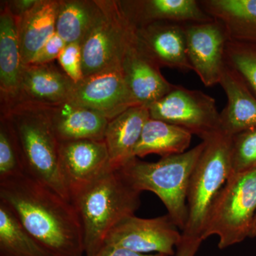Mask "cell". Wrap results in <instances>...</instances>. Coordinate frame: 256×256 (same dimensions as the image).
Listing matches in <instances>:
<instances>
[{
  "mask_svg": "<svg viewBox=\"0 0 256 256\" xmlns=\"http://www.w3.org/2000/svg\"><path fill=\"white\" fill-rule=\"evenodd\" d=\"M0 202L54 256L85 254L80 218L72 202L28 175L0 181Z\"/></svg>",
  "mask_w": 256,
  "mask_h": 256,
  "instance_id": "obj_1",
  "label": "cell"
},
{
  "mask_svg": "<svg viewBox=\"0 0 256 256\" xmlns=\"http://www.w3.org/2000/svg\"><path fill=\"white\" fill-rule=\"evenodd\" d=\"M1 118L8 121L18 140L24 174L70 202L60 170V142L46 106L28 104L2 106Z\"/></svg>",
  "mask_w": 256,
  "mask_h": 256,
  "instance_id": "obj_2",
  "label": "cell"
},
{
  "mask_svg": "<svg viewBox=\"0 0 256 256\" xmlns=\"http://www.w3.org/2000/svg\"><path fill=\"white\" fill-rule=\"evenodd\" d=\"M140 194L120 170L109 168L70 196L82 223L86 256H94L104 245L120 222L134 215L140 206Z\"/></svg>",
  "mask_w": 256,
  "mask_h": 256,
  "instance_id": "obj_3",
  "label": "cell"
},
{
  "mask_svg": "<svg viewBox=\"0 0 256 256\" xmlns=\"http://www.w3.org/2000/svg\"><path fill=\"white\" fill-rule=\"evenodd\" d=\"M203 141L182 154L161 158L156 162L133 159L120 169L126 181L137 191L156 194L168 215L183 232L188 220V193L192 172L203 151Z\"/></svg>",
  "mask_w": 256,
  "mask_h": 256,
  "instance_id": "obj_4",
  "label": "cell"
},
{
  "mask_svg": "<svg viewBox=\"0 0 256 256\" xmlns=\"http://www.w3.org/2000/svg\"><path fill=\"white\" fill-rule=\"evenodd\" d=\"M202 141L204 146L188 184V220L182 234L203 240L210 208L232 174V137L220 131Z\"/></svg>",
  "mask_w": 256,
  "mask_h": 256,
  "instance_id": "obj_5",
  "label": "cell"
},
{
  "mask_svg": "<svg viewBox=\"0 0 256 256\" xmlns=\"http://www.w3.org/2000/svg\"><path fill=\"white\" fill-rule=\"evenodd\" d=\"M256 210V170L232 175L210 208L202 238L217 236L220 249L244 242L250 236Z\"/></svg>",
  "mask_w": 256,
  "mask_h": 256,
  "instance_id": "obj_6",
  "label": "cell"
},
{
  "mask_svg": "<svg viewBox=\"0 0 256 256\" xmlns=\"http://www.w3.org/2000/svg\"><path fill=\"white\" fill-rule=\"evenodd\" d=\"M104 14L82 44L84 78L122 65L134 36V28L126 18L118 1L101 0Z\"/></svg>",
  "mask_w": 256,
  "mask_h": 256,
  "instance_id": "obj_7",
  "label": "cell"
},
{
  "mask_svg": "<svg viewBox=\"0 0 256 256\" xmlns=\"http://www.w3.org/2000/svg\"><path fill=\"white\" fill-rule=\"evenodd\" d=\"M150 118L174 124L202 140L220 132V112L214 98L180 85L149 107Z\"/></svg>",
  "mask_w": 256,
  "mask_h": 256,
  "instance_id": "obj_8",
  "label": "cell"
},
{
  "mask_svg": "<svg viewBox=\"0 0 256 256\" xmlns=\"http://www.w3.org/2000/svg\"><path fill=\"white\" fill-rule=\"evenodd\" d=\"M182 238L178 227L168 214L156 218L132 215L120 222L106 237L104 244L124 248L140 254L156 252L174 255V248Z\"/></svg>",
  "mask_w": 256,
  "mask_h": 256,
  "instance_id": "obj_9",
  "label": "cell"
},
{
  "mask_svg": "<svg viewBox=\"0 0 256 256\" xmlns=\"http://www.w3.org/2000/svg\"><path fill=\"white\" fill-rule=\"evenodd\" d=\"M68 101L95 111L109 120L130 108L139 106L128 89L122 66L82 78L75 84Z\"/></svg>",
  "mask_w": 256,
  "mask_h": 256,
  "instance_id": "obj_10",
  "label": "cell"
},
{
  "mask_svg": "<svg viewBox=\"0 0 256 256\" xmlns=\"http://www.w3.org/2000/svg\"><path fill=\"white\" fill-rule=\"evenodd\" d=\"M186 52L192 70L206 86L220 84L228 41L218 22L184 24Z\"/></svg>",
  "mask_w": 256,
  "mask_h": 256,
  "instance_id": "obj_11",
  "label": "cell"
},
{
  "mask_svg": "<svg viewBox=\"0 0 256 256\" xmlns=\"http://www.w3.org/2000/svg\"><path fill=\"white\" fill-rule=\"evenodd\" d=\"M60 160L70 198L73 194L110 168L104 140H79L60 142Z\"/></svg>",
  "mask_w": 256,
  "mask_h": 256,
  "instance_id": "obj_12",
  "label": "cell"
},
{
  "mask_svg": "<svg viewBox=\"0 0 256 256\" xmlns=\"http://www.w3.org/2000/svg\"><path fill=\"white\" fill-rule=\"evenodd\" d=\"M134 30L138 47L160 68L192 70L186 52L184 24L159 22Z\"/></svg>",
  "mask_w": 256,
  "mask_h": 256,
  "instance_id": "obj_13",
  "label": "cell"
},
{
  "mask_svg": "<svg viewBox=\"0 0 256 256\" xmlns=\"http://www.w3.org/2000/svg\"><path fill=\"white\" fill-rule=\"evenodd\" d=\"M75 84L53 62L24 65L18 96L12 104L58 105L69 100Z\"/></svg>",
  "mask_w": 256,
  "mask_h": 256,
  "instance_id": "obj_14",
  "label": "cell"
},
{
  "mask_svg": "<svg viewBox=\"0 0 256 256\" xmlns=\"http://www.w3.org/2000/svg\"><path fill=\"white\" fill-rule=\"evenodd\" d=\"M121 66L128 89L138 106L149 108L174 87L163 76L160 67L138 47L136 30Z\"/></svg>",
  "mask_w": 256,
  "mask_h": 256,
  "instance_id": "obj_15",
  "label": "cell"
},
{
  "mask_svg": "<svg viewBox=\"0 0 256 256\" xmlns=\"http://www.w3.org/2000/svg\"><path fill=\"white\" fill-rule=\"evenodd\" d=\"M118 3L134 28L159 22L184 24L214 20L196 0H126Z\"/></svg>",
  "mask_w": 256,
  "mask_h": 256,
  "instance_id": "obj_16",
  "label": "cell"
},
{
  "mask_svg": "<svg viewBox=\"0 0 256 256\" xmlns=\"http://www.w3.org/2000/svg\"><path fill=\"white\" fill-rule=\"evenodd\" d=\"M220 84L227 96L226 106L220 112V129L232 137L256 128V96L236 72L226 64Z\"/></svg>",
  "mask_w": 256,
  "mask_h": 256,
  "instance_id": "obj_17",
  "label": "cell"
},
{
  "mask_svg": "<svg viewBox=\"0 0 256 256\" xmlns=\"http://www.w3.org/2000/svg\"><path fill=\"white\" fill-rule=\"evenodd\" d=\"M150 118L148 108L134 106L109 121L104 142L108 152L110 169H122L136 158L134 150Z\"/></svg>",
  "mask_w": 256,
  "mask_h": 256,
  "instance_id": "obj_18",
  "label": "cell"
},
{
  "mask_svg": "<svg viewBox=\"0 0 256 256\" xmlns=\"http://www.w3.org/2000/svg\"><path fill=\"white\" fill-rule=\"evenodd\" d=\"M52 128L60 142L79 140H104L109 120L86 108L66 101L46 106Z\"/></svg>",
  "mask_w": 256,
  "mask_h": 256,
  "instance_id": "obj_19",
  "label": "cell"
},
{
  "mask_svg": "<svg viewBox=\"0 0 256 256\" xmlns=\"http://www.w3.org/2000/svg\"><path fill=\"white\" fill-rule=\"evenodd\" d=\"M22 68L16 20L4 2L0 12L1 106L10 105L16 100Z\"/></svg>",
  "mask_w": 256,
  "mask_h": 256,
  "instance_id": "obj_20",
  "label": "cell"
},
{
  "mask_svg": "<svg viewBox=\"0 0 256 256\" xmlns=\"http://www.w3.org/2000/svg\"><path fill=\"white\" fill-rule=\"evenodd\" d=\"M207 14L220 22L228 41L256 44V0H203Z\"/></svg>",
  "mask_w": 256,
  "mask_h": 256,
  "instance_id": "obj_21",
  "label": "cell"
},
{
  "mask_svg": "<svg viewBox=\"0 0 256 256\" xmlns=\"http://www.w3.org/2000/svg\"><path fill=\"white\" fill-rule=\"evenodd\" d=\"M58 4L60 0H40L22 18H15L23 66L32 63L37 52L55 33Z\"/></svg>",
  "mask_w": 256,
  "mask_h": 256,
  "instance_id": "obj_22",
  "label": "cell"
},
{
  "mask_svg": "<svg viewBox=\"0 0 256 256\" xmlns=\"http://www.w3.org/2000/svg\"><path fill=\"white\" fill-rule=\"evenodd\" d=\"M104 14L101 0H60L56 32L67 44H82Z\"/></svg>",
  "mask_w": 256,
  "mask_h": 256,
  "instance_id": "obj_23",
  "label": "cell"
},
{
  "mask_svg": "<svg viewBox=\"0 0 256 256\" xmlns=\"http://www.w3.org/2000/svg\"><path fill=\"white\" fill-rule=\"evenodd\" d=\"M192 138L191 133L183 128L150 118L143 128L134 154L138 158L151 154L161 158L182 154L188 151Z\"/></svg>",
  "mask_w": 256,
  "mask_h": 256,
  "instance_id": "obj_24",
  "label": "cell"
},
{
  "mask_svg": "<svg viewBox=\"0 0 256 256\" xmlns=\"http://www.w3.org/2000/svg\"><path fill=\"white\" fill-rule=\"evenodd\" d=\"M0 256H54L24 228L2 202H0Z\"/></svg>",
  "mask_w": 256,
  "mask_h": 256,
  "instance_id": "obj_25",
  "label": "cell"
},
{
  "mask_svg": "<svg viewBox=\"0 0 256 256\" xmlns=\"http://www.w3.org/2000/svg\"><path fill=\"white\" fill-rule=\"evenodd\" d=\"M225 64L238 74L256 96V44L227 42Z\"/></svg>",
  "mask_w": 256,
  "mask_h": 256,
  "instance_id": "obj_26",
  "label": "cell"
},
{
  "mask_svg": "<svg viewBox=\"0 0 256 256\" xmlns=\"http://www.w3.org/2000/svg\"><path fill=\"white\" fill-rule=\"evenodd\" d=\"M24 174L22 158L12 129L0 118V181Z\"/></svg>",
  "mask_w": 256,
  "mask_h": 256,
  "instance_id": "obj_27",
  "label": "cell"
},
{
  "mask_svg": "<svg viewBox=\"0 0 256 256\" xmlns=\"http://www.w3.org/2000/svg\"><path fill=\"white\" fill-rule=\"evenodd\" d=\"M230 162V176L256 170V128L232 136Z\"/></svg>",
  "mask_w": 256,
  "mask_h": 256,
  "instance_id": "obj_28",
  "label": "cell"
},
{
  "mask_svg": "<svg viewBox=\"0 0 256 256\" xmlns=\"http://www.w3.org/2000/svg\"><path fill=\"white\" fill-rule=\"evenodd\" d=\"M57 60L64 73L75 84L84 78L80 44H67Z\"/></svg>",
  "mask_w": 256,
  "mask_h": 256,
  "instance_id": "obj_29",
  "label": "cell"
},
{
  "mask_svg": "<svg viewBox=\"0 0 256 256\" xmlns=\"http://www.w3.org/2000/svg\"><path fill=\"white\" fill-rule=\"evenodd\" d=\"M66 43L55 32L44 44L41 50L37 52L34 58L30 64H45L52 63L54 60H58L62 50Z\"/></svg>",
  "mask_w": 256,
  "mask_h": 256,
  "instance_id": "obj_30",
  "label": "cell"
},
{
  "mask_svg": "<svg viewBox=\"0 0 256 256\" xmlns=\"http://www.w3.org/2000/svg\"><path fill=\"white\" fill-rule=\"evenodd\" d=\"M92 256H168L164 254H140V252H132V250H128L114 246L107 245L104 244L102 247L98 250Z\"/></svg>",
  "mask_w": 256,
  "mask_h": 256,
  "instance_id": "obj_31",
  "label": "cell"
},
{
  "mask_svg": "<svg viewBox=\"0 0 256 256\" xmlns=\"http://www.w3.org/2000/svg\"><path fill=\"white\" fill-rule=\"evenodd\" d=\"M40 0H12L5 2L12 14L16 18H22L36 6Z\"/></svg>",
  "mask_w": 256,
  "mask_h": 256,
  "instance_id": "obj_32",
  "label": "cell"
},
{
  "mask_svg": "<svg viewBox=\"0 0 256 256\" xmlns=\"http://www.w3.org/2000/svg\"><path fill=\"white\" fill-rule=\"evenodd\" d=\"M203 240L183 236L176 246V256H195Z\"/></svg>",
  "mask_w": 256,
  "mask_h": 256,
  "instance_id": "obj_33",
  "label": "cell"
},
{
  "mask_svg": "<svg viewBox=\"0 0 256 256\" xmlns=\"http://www.w3.org/2000/svg\"><path fill=\"white\" fill-rule=\"evenodd\" d=\"M249 238H256V214L254 218V223H252V230H250Z\"/></svg>",
  "mask_w": 256,
  "mask_h": 256,
  "instance_id": "obj_34",
  "label": "cell"
}]
</instances>
